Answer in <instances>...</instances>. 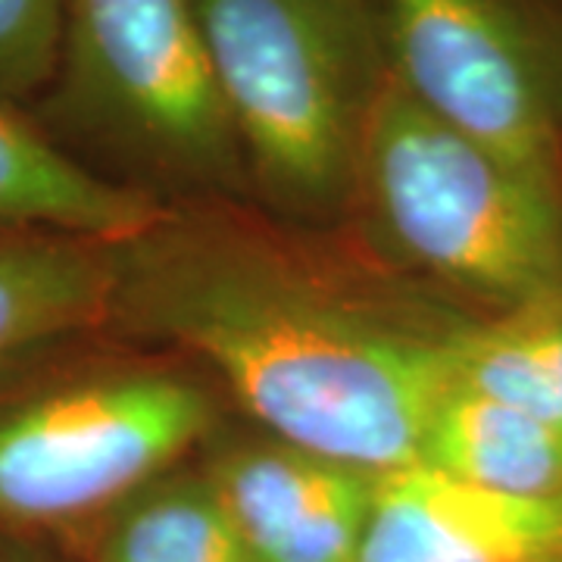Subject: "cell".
<instances>
[{"label": "cell", "mask_w": 562, "mask_h": 562, "mask_svg": "<svg viewBox=\"0 0 562 562\" xmlns=\"http://www.w3.org/2000/svg\"><path fill=\"white\" fill-rule=\"evenodd\" d=\"M297 228L247 201L166 203L116 241L110 331L188 353L284 441L375 472L419 462L453 331L475 313L360 241Z\"/></svg>", "instance_id": "cell-1"}, {"label": "cell", "mask_w": 562, "mask_h": 562, "mask_svg": "<svg viewBox=\"0 0 562 562\" xmlns=\"http://www.w3.org/2000/svg\"><path fill=\"white\" fill-rule=\"evenodd\" d=\"M250 198L301 228L350 222L391 81L372 0H194Z\"/></svg>", "instance_id": "cell-2"}, {"label": "cell", "mask_w": 562, "mask_h": 562, "mask_svg": "<svg viewBox=\"0 0 562 562\" xmlns=\"http://www.w3.org/2000/svg\"><path fill=\"white\" fill-rule=\"evenodd\" d=\"M25 113L154 201L250 198L194 0H63L54 76Z\"/></svg>", "instance_id": "cell-3"}, {"label": "cell", "mask_w": 562, "mask_h": 562, "mask_svg": "<svg viewBox=\"0 0 562 562\" xmlns=\"http://www.w3.org/2000/svg\"><path fill=\"white\" fill-rule=\"evenodd\" d=\"M350 222L403 279L475 316L562 291V188L497 157L387 81Z\"/></svg>", "instance_id": "cell-4"}, {"label": "cell", "mask_w": 562, "mask_h": 562, "mask_svg": "<svg viewBox=\"0 0 562 562\" xmlns=\"http://www.w3.org/2000/svg\"><path fill=\"white\" fill-rule=\"evenodd\" d=\"M91 341L0 372V531L69 547L220 428L194 372Z\"/></svg>", "instance_id": "cell-5"}, {"label": "cell", "mask_w": 562, "mask_h": 562, "mask_svg": "<svg viewBox=\"0 0 562 562\" xmlns=\"http://www.w3.org/2000/svg\"><path fill=\"white\" fill-rule=\"evenodd\" d=\"M394 85L562 188V0H372Z\"/></svg>", "instance_id": "cell-6"}, {"label": "cell", "mask_w": 562, "mask_h": 562, "mask_svg": "<svg viewBox=\"0 0 562 562\" xmlns=\"http://www.w3.org/2000/svg\"><path fill=\"white\" fill-rule=\"evenodd\" d=\"M198 462L257 562H360L382 472L225 422Z\"/></svg>", "instance_id": "cell-7"}, {"label": "cell", "mask_w": 562, "mask_h": 562, "mask_svg": "<svg viewBox=\"0 0 562 562\" xmlns=\"http://www.w3.org/2000/svg\"><path fill=\"white\" fill-rule=\"evenodd\" d=\"M360 562H562V491H491L422 462L391 469Z\"/></svg>", "instance_id": "cell-8"}, {"label": "cell", "mask_w": 562, "mask_h": 562, "mask_svg": "<svg viewBox=\"0 0 562 562\" xmlns=\"http://www.w3.org/2000/svg\"><path fill=\"white\" fill-rule=\"evenodd\" d=\"M116 241L0 228V372L113 328Z\"/></svg>", "instance_id": "cell-9"}, {"label": "cell", "mask_w": 562, "mask_h": 562, "mask_svg": "<svg viewBox=\"0 0 562 562\" xmlns=\"http://www.w3.org/2000/svg\"><path fill=\"white\" fill-rule=\"evenodd\" d=\"M162 213L166 203L66 154L29 113L0 106V228L125 241L150 228Z\"/></svg>", "instance_id": "cell-10"}, {"label": "cell", "mask_w": 562, "mask_h": 562, "mask_svg": "<svg viewBox=\"0 0 562 562\" xmlns=\"http://www.w3.org/2000/svg\"><path fill=\"white\" fill-rule=\"evenodd\" d=\"M63 550L72 562H257L198 460L138 487Z\"/></svg>", "instance_id": "cell-11"}, {"label": "cell", "mask_w": 562, "mask_h": 562, "mask_svg": "<svg viewBox=\"0 0 562 562\" xmlns=\"http://www.w3.org/2000/svg\"><path fill=\"white\" fill-rule=\"evenodd\" d=\"M422 465L509 494L562 491V435L509 403L450 384L428 428Z\"/></svg>", "instance_id": "cell-12"}, {"label": "cell", "mask_w": 562, "mask_h": 562, "mask_svg": "<svg viewBox=\"0 0 562 562\" xmlns=\"http://www.w3.org/2000/svg\"><path fill=\"white\" fill-rule=\"evenodd\" d=\"M453 382L562 435V291L469 316L450 341Z\"/></svg>", "instance_id": "cell-13"}, {"label": "cell", "mask_w": 562, "mask_h": 562, "mask_svg": "<svg viewBox=\"0 0 562 562\" xmlns=\"http://www.w3.org/2000/svg\"><path fill=\"white\" fill-rule=\"evenodd\" d=\"M63 0H0V106L29 110L54 76Z\"/></svg>", "instance_id": "cell-14"}, {"label": "cell", "mask_w": 562, "mask_h": 562, "mask_svg": "<svg viewBox=\"0 0 562 562\" xmlns=\"http://www.w3.org/2000/svg\"><path fill=\"white\" fill-rule=\"evenodd\" d=\"M0 562H72L69 553L50 541L0 531Z\"/></svg>", "instance_id": "cell-15"}]
</instances>
